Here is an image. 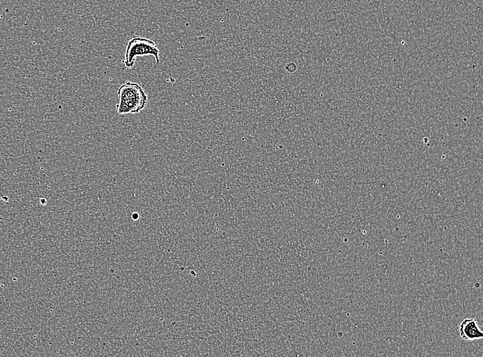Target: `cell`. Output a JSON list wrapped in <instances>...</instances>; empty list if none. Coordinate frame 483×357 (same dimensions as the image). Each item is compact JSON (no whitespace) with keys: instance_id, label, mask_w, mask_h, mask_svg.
Listing matches in <instances>:
<instances>
[{"instance_id":"6da1fadb","label":"cell","mask_w":483,"mask_h":357,"mask_svg":"<svg viewBox=\"0 0 483 357\" xmlns=\"http://www.w3.org/2000/svg\"><path fill=\"white\" fill-rule=\"evenodd\" d=\"M117 95L119 102L116 112L120 115L139 114L148 103V96L137 82H125L119 87Z\"/></svg>"},{"instance_id":"7a4b0ae2","label":"cell","mask_w":483,"mask_h":357,"mask_svg":"<svg viewBox=\"0 0 483 357\" xmlns=\"http://www.w3.org/2000/svg\"><path fill=\"white\" fill-rule=\"evenodd\" d=\"M145 56H153L157 64H160V49L155 43L146 38L135 37L127 43L123 63L127 68H132L136 58Z\"/></svg>"},{"instance_id":"3957f363","label":"cell","mask_w":483,"mask_h":357,"mask_svg":"<svg viewBox=\"0 0 483 357\" xmlns=\"http://www.w3.org/2000/svg\"><path fill=\"white\" fill-rule=\"evenodd\" d=\"M460 337L465 341H474L482 340L483 333L474 319H465L459 325Z\"/></svg>"},{"instance_id":"277c9868","label":"cell","mask_w":483,"mask_h":357,"mask_svg":"<svg viewBox=\"0 0 483 357\" xmlns=\"http://www.w3.org/2000/svg\"><path fill=\"white\" fill-rule=\"evenodd\" d=\"M139 216H139V214H137V213H134V214H133V215H132V217H133V219L134 220H137V219H138Z\"/></svg>"}]
</instances>
